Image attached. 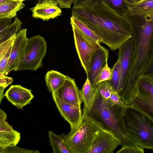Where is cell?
I'll return each mask as SVG.
<instances>
[{
    "label": "cell",
    "mask_w": 153,
    "mask_h": 153,
    "mask_svg": "<svg viewBox=\"0 0 153 153\" xmlns=\"http://www.w3.org/2000/svg\"><path fill=\"white\" fill-rule=\"evenodd\" d=\"M128 10L137 15L153 17V0H143L129 5Z\"/></svg>",
    "instance_id": "obj_20"
},
{
    "label": "cell",
    "mask_w": 153,
    "mask_h": 153,
    "mask_svg": "<svg viewBox=\"0 0 153 153\" xmlns=\"http://www.w3.org/2000/svg\"><path fill=\"white\" fill-rule=\"evenodd\" d=\"M118 57L121 69V79L119 94L125 92L127 85L129 71L134 52L133 40L131 38L119 49Z\"/></svg>",
    "instance_id": "obj_10"
},
{
    "label": "cell",
    "mask_w": 153,
    "mask_h": 153,
    "mask_svg": "<svg viewBox=\"0 0 153 153\" xmlns=\"http://www.w3.org/2000/svg\"><path fill=\"white\" fill-rule=\"evenodd\" d=\"M29 9L33 18L40 19L44 21L53 19L62 15V11L56 0H42Z\"/></svg>",
    "instance_id": "obj_12"
},
{
    "label": "cell",
    "mask_w": 153,
    "mask_h": 153,
    "mask_svg": "<svg viewBox=\"0 0 153 153\" xmlns=\"http://www.w3.org/2000/svg\"><path fill=\"white\" fill-rule=\"evenodd\" d=\"M153 75V56L144 67L141 77Z\"/></svg>",
    "instance_id": "obj_32"
},
{
    "label": "cell",
    "mask_w": 153,
    "mask_h": 153,
    "mask_svg": "<svg viewBox=\"0 0 153 153\" xmlns=\"http://www.w3.org/2000/svg\"><path fill=\"white\" fill-rule=\"evenodd\" d=\"M129 4L131 5L140 2L143 0H125Z\"/></svg>",
    "instance_id": "obj_37"
},
{
    "label": "cell",
    "mask_w": 153,
    "mask_h": 153,
    "mask_svg": "<svg viewBox=\"0 0 153 153\" xmlns=\"http://www.w3.org/2000/svg\"><path fill=\"white\" fill-rule=\"evenodd\" d=\"M108 50L100 45L93 53L90 70L87 75L92 85L96 78L107 62Z\"/></svg>",
    "instance_id": "obj_17"
},
{
    "label": "cell",
    "mask_w": 153,
    "mask_h": 153,
    "mask_svg": "<svg viewBox=\"0 0 153 153\" xmlns=\"http://www.w3.org/2000/svg\"><path fill=\"white\" fill-rule=\"evenodd\" d=\"M47 48L46 42L42 36L37 35L28 39L24 55L15 71H35L41 68Z\"/></svg>",
    "instance_id": "obj_6"
},
{
    "label": "cell",
    "mask_w": 153,
    "mask_h": 153,
    "mask_svg": "<svg viewBox=\"0 0 153 153\" xmlns=\"http://www.w3.org/2000/svg\"><path fill=\"white\" fill-rule=\"evenodd\" d=\"M51 94L60 100L81 107L83 100L80 90L74 79L68 76L63 85Z\"/></svg>",
    "instance_id": "obj_11"
},
{
    "label": "cell",
    "mask_w": 153,
    "mask_h": 153,
    "mask_svg": "<svg viewBox=\"0 0 153 153\" xmlns=\"http://www.w3.org/2000/svg\"><path fill=\"white\" fill-rule=\"evenodd\" d=\"M121 79V69L120 62L119 59H118L112 68V77L109 82L113 89L119 94Z\"/></svg>",
    "instance_id": "obj_25"
},
{
    "label": "cell",
    "mask_w": 153,
    "mask_h": 153,
    "mask_svg": "<svg viewBox=\"0 0 153 153\" xmlns=\"http://www.w3.org/2000/svg\"><path fill=\"white\" fill-rule=\"evenodd\" d=\"M119 145L120 141L113 134L102 130L94 140L88 153H111Z\"/></svg>",
    "instance_id": "obj_15"
},
{
    "label": "cell",
    "mask_w": 153,
    "mask_h": 153,
    "mask_svg": "<svg viewBox=\"0 0 153 153\" xmlns=\"http://www.w3.org/2000/svg\"><path fill=\"white\" fill-rule=\"evenodd\" d=\"M102 0L112 9L123 16L128 10L129 4L125 0Z\"/></svg>",
    "instance_id": "obj_26"
},
{
    "label": "cell",
    "mask_w": 153,
    "mask_h": 153,
    "mask_svg": "<svg viewBox=\"0 0 153 153\" xmlns=\"http://www.w3.org/2000/svg\"><path fill=\"white\" fill-rule=\"evenodd\" d=\"M22 22L17 17H15L12 23L0 32V43L16 35L20 30Z\"/></svg>",
    "instance_id": "obj_23"
},
{
    "label": "cell",
    "mask_w": 153,
    "mask_h": 153,
    "mask_svg": "<svg viewBox=\"0 0 153 153\" xmlns=\"http://www.w3.org/2000/svg\"><path fill=\"white\" fill-rule=\"evenodd\" d=\"M12 23L11 19L7 18H0V32L2 31Z\"/></svg>",
    "instance_id": "obj_36"
},
{
    "label": "cell",
    "mask_w": 153,
    "mask_h": 153,
    "mask_svg": "<svg viewBox=\"0 0 153 153\" xmlns=\"http://www.w3.org/2000/svg\"><path fill=\"white\" fill-rule=\"evenodd\" d=\"M99 93L105 100L108 99L111 92L114 90L109 81H104L100 82L97 87Z\"/></svg>",
    "instance_id": "obj_28"
},
{
    "label": "cell",
    "mask_w": 153,
    "mask_h": 153,
    "mask_svg": "<svg viewBox=\"0 0 153 153\" xmlns=\"http://www.w3.org/2000/svg\"><path fill=\"white\" fill-rule=\"evenodd\" d=\"M123 16L130 26L134 49L127 87L122 97L131 102L143 70L153 56V17L137 15L128 10Z\"/></svg>",
    "instance_id": "obj_2"
},
{
    "label": "cell",
    "mask_w": 153,
    "mask_h": 153,
    "mask_svg": "<svg viewBox=\"0 0 153 153\" xmlns=\"http://www.w3.org/2000/svg\"><path fill=\"white\" fill-rule=\"evenodd\" d=\"M146 77H147L153 84V75Z\"/></svg>",
    "instance_id": "obj_38"
},
{
    "label": "cell",
    "mask_w": 153,
    "mask_h": 153,
    "mask_svg": "<svg viewBox=\"0 0 153 153\" xmlns=\"http://www.w3.org/2000/svg\"><path fill=\"white\" fill-rule=\"evenodd\" d=\"M10 0H0V4L5 3Z\"/></svg>",
    "instance_id": "obj_39"
},
{
    "label": "cell",
    "mask_w": 153,
    "mask_h": 153,
    "mask_svg": "<svg viewBox=\"0 0 153 153\" xmlns=\"http://www.w3.org/2000/svg\"><path fill=\"white\" fill-rule=\"evenodd\" d=\"M70 20L73 22L82 33L88 39L99 44L101 43V39L80 21L72 15L70 17Z\"/></svg>",
    "instance_id": "obj_24"
},
{
    "label": "cell",
    "mask_w": 153,
    "mask_h": 153,
    "mask_svg": "<svg viewBox=\"0 0 153 153\" xmlns=\"http://www.w3.org/2000/svg\"><path fill=\"white\" fill-rule=\"evenodd\" d=\"M37 1H42V0H36Z\"/></svg>",
    "instance_id": "obj_41"
},
{
    "label": "cell",
    "mask_w": 153,
    "mask_h": 153,
    "mask_svg": "<svg viewBox=\"0 0 153 153\" xmlns=\"http://www.w3.org/2000/svg\"><path fill=\"white\" fill-rule=\"evenodd\" d=\"M38 150H32L21 148L16 146H10L4 149H0V153H40Z\"/></svg>",
    "instance_id": "obj_29"
},
{
    "label": "cell",
    "mask_w": 153,
    "mask_h": 153,
    "mask_svg": "<svg viewBox=\"0 0 153 153\" xmlns=\"http://www.w3.org/2000/svg\"><path fill=\"white\" fill-rule=\"evenodd\" d=\"M48 136L53 153H71L65 143L63 138L64 133L59 135L50 130Z\"/></svg>",
    "instance_id": "obj_21"
},
{
    "label": "cell",
    "mask_w": 153,
    "mask_h": 153,
    "mask_svg": "<svg viewBox=\"0 0 153 153\" xmlns=\"http://www.w3.org/2000/svg\"><path fill=\"white\" fill-rule=\"evenodd\" d=\"M4 95L9 101L21 109L30 104L34 97L31 89L25 88L20 85H11Z\"/></svg>",
    "instance_id": "obj_16"
},
{
    "label": "cell",
    "mask_w": 153,
    "mask_h": 153,
    "mask_svg": "<svg viewBox=\"0 0 153 153\" xmlns=\"http://www.w3.org/2000/svg\"><path fill=\"white\" fill-rule=\"evenodd\" d=\"M27 31V29L23 28L16 35L4 74L5 76L12 71H15L23 57L28 39Z\"/></svg>",
    "instance_id": "obj_9"
},
{
    "label": "cell",
    "mask_w": 153,
    "mask_h": 153,
    "mask_svg": "<svg viewBox=\"0 0 153 153\" xmlns=\"http://www.w3.org/2000/svg\"><path fill=\"white\" fill-rule=\"evenodd\" d=\"M123 121L128 134L137 145L153 150L152 118L133 105L125 107Z\"/></svg>",
    "instance_id": "obj_4"
},
{
    "label": "cell",
    "mask_w": 153,
    "mask_h": 153,
    "mask_svg": "<svg viewBox=\"0 0 153 153\" xmlns=\"http://www.w3.org/2000/svg\"><path fill=\"white\" fill-rule=\"evenodd\" d=\"M12 0L19 1H25V0Z\"/></svg>",
    "instance_id": "obj_40"
},
{
    "label": "cell",
    "mask_w": 153,
    "mask_h": 153,
    "mask_svg": "<svg viewBox=\"0 0 153 153\" xmlns=\"http://www.w3.org/2000/svg\"><path fill=\"white\" fill-rule=\"evenodd\" d=\"M16 35L0 43V57L5 54L11 47L15 38Z\"/></svg>",
    "instance_id": "obj_30"
},
{
    "label": "cell",
    "mask_w": 153,
    "mask_h": 153,
    "mask_svg": "<svg viewBox=\"0 0 153 153\" xmlns=\"http://www.w3.org/2000/svg\"><path fill=\"white\" fill-rule=\"evenodd\" d=\"M61 8H71L72 4L75 5L80 0H56Z\"/></svg>",
    "instance_id": "obj_33"
},
{
    "label": "cell",
    "mask_w": 153,
    "mask_h": 153,
    "mask_svg": "<svg viewBox=\"0 0 153 153\" xmlns=\"http://www.w3.org/2000/svg\"><path fill=\"white\" fill-rule=\"evenodd\" d=\"M80 92L84 104L83 110L90 109L94 100L95 88L92 85L88 77Z\"/></svg>",
    "instance_id": "obj_22"
},
{
    "label": "cell",
    "mask_w": 153,
    "mask_h": 153,
    "mask_svg": "<svg viewBox=\"0 0 153 153\" xmlns=\"http://www.w3.org/2000/svg\"><path fill=\"white\" fill-rule=\"evenodd\" d=\"M52 98L61 114L69 124L71 129L76 127L82 117L81 107L63 101L52 94Z\"/></svg>",
    "instance_id": "obj_14"
},
{
    "label": "cell",
    "mask_w": 153,
    "mask_h": 153,
    "mask_svg": "<svg viewBox=\"0 0 153 153\" xmlns=\"http://www.w3.org/2000/svg\"><path fill=\"white\" fill-rule=\"evenodd\" d=\"M13 82V79L0 74V87L5 88Z\"/></svg>",
    "instance_id": "obj_35"
},
{
    "label": "cell",
    "mask_w": 153,
    "mask_h": 153,
    "mask_svg": "<svg viewBox=\"0 0 153 153\" xmlns=\"http://www.w3.org/2000/svg\"><path fill=\"white\" fill-rule=\"evenodd\" d=\"M74 43L81 64L87 75L90 70L94 53L100 45L85 36L72 21L70 20Z\"/></svg>",
    "instance_id": "obj_7"
},
{
    "label": "cell",
    "mask_w": 153,
    "mask_h": 153,
    "mask_svg": "<svg viewBox=\"0 0 153 153\" xmlns=\"http://www.w3.org/2000/svg\"><path fill=\"white\" fill-rule=\"evenodd\" d=\"M67 77V76L56 71H48L45 79L49 91L52 94L59 88L63 85Z\"/></svg>",
    "instance_id": "obj_18"
},
{
    "label": "cell",
    "mask_w": 153,
    "mask_h": 153,
    "mask_svg": "<svg viewBox=\"0 0 153 153\" xmlns=\"http://www.w3.org/2000/svg\"><path fill=\"white\" fill-rule=\"evenodd\" d=\"M102 130L82 115L79 123L65 135L63 140L71 153H88L94 140Z\"/></svg>",
    "instance_id": "obj_5"
},
{
    "label": "cell",
    "mask_w": 153,
    "mask_h": 153,
    "mask_svg": "<svg viewBox=\"0 0 153 153\" xmlns=\"http://www.w3.org/2000/svg\"><path fill=\"white\" fill-rule=\"evenodd\" d=\"M25 4L23 1L10 0L0 4V18L12 19L15 17L17 12L24 8Z\"/></svg>",
    "instance_id": "obj_19"
},
{
    "label": "cell",
    "mask_w": 153,
    "mask_h": 153,
    "mask_svg": "<svg viewBox=\"0 0 153 153\" xmlns=\"http://www.w3.org/2000/svg\"><path fill=\"white\" fill-rule=\"evenodd\" d=\"M125 107L104 99L96 87L93 105L90 109L83 110L82 115L102 130L113 134L120 141L122 147L137 146L125 128L123 121Z\"/></svg>",
    "instance_id": "obj_3"
},
{
    "label": "cell",
    "mask_w": 153,
    "mask_h": 153,
    "mask_svg": "<svg viewBox=\"0 0 153 153\" xmlns=\"http://www.w3.org/2000/svg\"><path fill=\"white\" fill-rule=\"evenodd\" d=\"M132 103L153 119V84L147 77L140 78Z\"/></svg>",
    "instance_id": "obj_8"
},
{
    "label": "cell",
    "mask_w": 153,
    "mask_h": 153,
    "mask_svg": "<svg viewBox=\"0 0 153 153\" xmlns=\"http://www.w3.org/2000/svg\"><path fill=\"white\" fill-rule=\"evenodd\" d=\"M71 15L92 30L101 39V43L113 51L131 38L126 19L102 0H80L74 5Z\"/></svg>",
    "instance_id": "obj_1"
},
{
    "label": "cell",
    "mask_w": 153,
    "mask_h": 153,
    "mask_svg": "<svg viewBox=\"0 0 153 153\" xmlns=\"http://www.w3.org/2000/svg\"><path fill=\"white\" fill-rule=\"evenodd\" d=\"M7 116L0 109V149L16 146L20 141L19 132L13 128L7 121Z\"/></svg>",
    "instance_id": "obj_13"
},
{
    "label": "cell",
    "mask_w": 153,
    "mask_h": 153,
    "mask_svg": "<svg viewBox=\"0 0 153 153\" xmlns=\"http://www.w3.org/2000/svg\"><path fill=\"white\" fill-rule=\"evenodd\" d=\"M112 77V69L108 67L107 62L96 78L92 86L96 88L100 82L106 81H109Z\"/></svg>",
    "instance_id": "obj_27"
},
{
    "label": "cell",
    "mask_w": 153,
    "mask_h": 153,
    "mask_svg": "<svg viewBox=\"0 0 153 153\" xmlns=\"http://www.w3.org/2000/svg\"><path fill=\"white\" fill-rule=\"evenodd\" d=\"M108 99L114 104L123 105L121 96L114 90L111 92Z\"/></svg>",
    "instance_id": "obj_34"
},
{
    "label": "cell",
    "mask_w": 153,
    "mask_h": 153,
    "mask_svg": "<svg viewBox=\"0 0 153 153\" xmlns=\"http://www.w3.org/2000/svg\"><path fill=\"white\" fill-rule=\"evenodd\" d=\"M144 149L138 146L122 147L117 153H144Z\"/></svg>",
    "instance_id": "obj_31"
}]
</instances>
